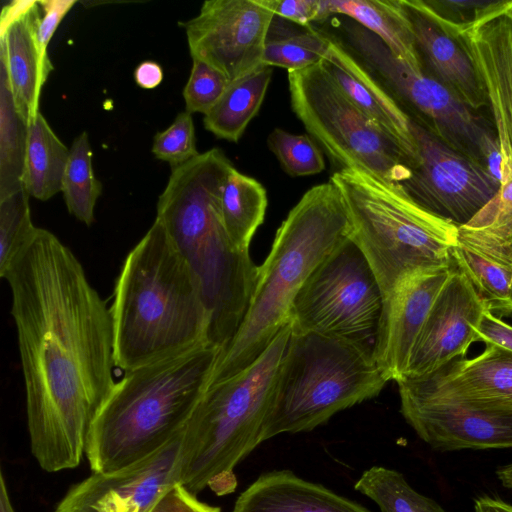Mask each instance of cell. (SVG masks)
Masks as SVG:
<instances>
[{
  "instance_id": "1",
  "label": "cell",
  "mask_w": 512,
  "mask_h": 512,
  "mask_svg": "<svg viewBox=\"0 0 512 512\" xmlns=\"http://www.w3.org/2000/svg\"><path fill=\"white\" fill-rule=\"evenodd\" d=\"M2 278L11 290L31 452L47 472L75 468L116 383L110 308L74 253L42 228Z\"/></svg>"
},
{
  "instance_id": "2",
  "label": "cell",
  "mask_w": 512,
  "mask_h": 512,
  "mask_svg": "<svg viewBox=\"0 0 512 512\" xmlns=\"http://www.w3.org/2000/svg\"><path fill=\"white\" fill-rule=\"evenodd\" d=\"M231 161L212 148L171 169L157 216L196 277L209 314L208 341L221 350L248 310L258 278L249 250L231 241L221 198Z\"/></svg>"
},
{
  "instance_id": "3",
  "label": "cell",
  "mask_w": 512,
  "mask_h": 512,
  "mask_svg": "<svg viewBox=\"0 0 512 512\" xmlns=\"http://www.w3.org/2000/svg\"><path fill=\"white\" fill-rule=\"evenodd\" d=\"M110 312L115 364L125 372L209 343L199 283L158 219L126 256Z\"/></svg>"
},
{
  "instance_id": "4",
  "label": "cell",
  "mask_w": 512,
  "mask_h": 512,
  "mask_svg": "<svg viewBox=\"0 0 512 512\" xmlns=\"http://www.w3.org/2000/svg\"><path fill=\"white\" fill-rule=\"evenodd\" d=\"M350 239L343 197L331 182L307 190L279 226L244 319L221 350L208 386L252 364L289 324L299 290L313 271Z\"/></svg>"
},
{
  "instance_id": "5",
  "label": "cell",
  "mask_w": 512,
  "mask_h": 512,
  "mask_svg": "<svg viewBox=\"0 0 512 512\" xmlns=\"http://www.w3.org/2000/svg\"><path fill=\"white\" fill-rule=\"evenodd\" d=\"M221 349L210 343L126 371L97 412L85 455L92 472L131 465L181 435Z\"/></svg>"
},
{
  "instance_id": "6",
  "label": "cell",
  "mask_w": 512,
  "mask_h": 512,
  "mask_svg": "<svg viewBox=\"0 0 512 512\" xmlns=\"http://www.w3.org/2000/svg\"><path fill=\"white\" fill-rule=\"evenodd\" d=\"M290 334L287 324L252 364L202 395L182 433L179 458L180 483L193 494L235 491L236 466L262 443Z\"/></svg>"
},
{
  "instance_id": "7",
  "label": "cell",
  "mask_w": 512,
  "mask_h": 512,
  "mask_svg": "<svg viewBox=\"0 0 512 512\" xmlns=\"http://www.w3.org/2000/svg\"><path fill=\"white\" fill-rule=\"evenodd\" d=\"M350 222V240L370 265L383 306L405 277L453 263L458 226L428 211L400 184L364 169L334 171Z\"/></svg>"
},
{
  "instance_id": "8",
  "label": "cell",
  "mask_w": 512,
  "mask_h": 512,
  "mask_svg": "<svg viewBox=\"0 0 512 512\" xmlns=\"http://www.w3.org/2000/svg\"><path fill=\"white\" fill-rule=\"evenodd\" d=\"M387 382L372 346L291 331L262 442L282 433L311 431L336 413L376 397Z\"/></svg>"
},
{
  "instance_id": "9",
  "label": "cell",
  "mask_w": 512,
  "mask_h": 512,
  "mask_svg": "<svg viewBox=\"0 0 512 512\" xmlns=\"http://www.w3.org/2000/svg\"><path fill=\"white\" fill-rule=\"evenodd\" d=\"M291 108L310 137L340 171L364 169L401 184L413 164L402 149L338 87L322 61L288 71Z\"/></svg>"
},
{
  "instance_id": "10",
  "label": "cell",
  "mask_w": 512,
  "mask_h": 512,
  "mask_svg": "<svg viewBox=\"0 0 512 512\" xmlns=\"http://www.w3.org/2000/svg\"><path fill=\"white\" fill-rule=\"evenodd\" d=\"M338 29L341 44L412 121L482 163L485 146L496 134L475 110L438 80L399 59L378 36L357 22L343 19Z\"/></svg>"
},
{
  "instance_id": "11",
  "label": "cell",
  "mask_w": 512,
  "mask_h": 512,
  "mask_svg": "<svg viewBox=\"0 0 512 512\" xmlns=\"http://www.w3.org/2000/svg\"><path fill=\"white\" fill-rule=\"evenodd\" d=\"M383 312L378 281L350 239L309 276L290 311L295 333H315L372 346Z\"/></svg>"
},
{
  "instance_id": "12",
  "label": "cell",
  "mask_w": 512,
  "mask_h": 512,
  "mask_svg": "<svg viewBox=\"0 0 512 512\" xmlns=\"http://www.w3.org/2000/svg\"><path fill=\"white\" fill-rule=\"evenodd\" d=\"M418 163L400 185L418 204L457 225L467 224L497 194L500 183L479 161L411 120Z\"/></svg>"
},
{
  "instance_id": "13",
  "label": "cell",
  "mask_w": 512,
  "mask_h": 512,
  "mask_svg": "<svg viewBox=\"0 0 512 512\" xmlns=\"http://www.w3.org/2000/svg\"><path fill=\"white\" fill-rule=\"evenodd\" d=\"M274 13L261 0H208L183 23L191 57L230 82L260 66Z\"/></svg>"
},
{
  "instance_id": "14",
  "label": "cell",
  "mask_w": 512,
  "mask_h": 512,
  "mask_svg": "<svg viewBox=\"0 0 512 512\" xmlns=\"http://www.w3.org/2000/svg\"><path fill=\"white\" fill-rule=\"evenodd\" d=\"M399 396L402 416L435 450L512 448V405Z\"/></svg>"
},
{
  "instance_id": "15",
  "label": "cell",
  "mask_w": 512,
  "mask_h": 512,
  "mask_svg": "<svg viewBox=\"0 0 512 512\" xmlns=\"http://www.w3.org/2000/svg\"><path fill=\"white\" fill-rule=\"evenodd\" d=\"M182 434L121 469L92 474L73 485L54 512H150L179 479Z\"/></svg>"
},
{
  "instance_id": "16",
  "label": "cell",
  "mask_w": 512,
  "mask_h": 512,
  "mask_svg": "<svg viewBox=\"0 0 512 512\" xmlns=\"http://www.w3.org/2000/svg\"><path fill=\"white\" fill-rule=\"evenodd\" d=\"M487 306L455 265L417 337L403 377H424L465 357ZM402 378V377H401Z\"/></svg>"
},
{
  "instance_id": "17",
  "label": "cell",
  "mask_w": 512,
  "mask_h": 512,
  "mask_svg": "<svg viewBox=\"0 0 512 512\" xmlns=\"http://www.w3.org/2000/svg\"><path fill=\"white\" fill-rule=\"evenodd\" d=\"M454 267L453 262L405 277L384 304L374 357L388 381L404 376L417 337Z\"/></svg>"
},
{
  "instance_id": "18",
  "label": "cell",
  "mask_w": 512,
  "mask_h": 512,
  "mask_svg": "<svg viewBox=\"0 0 512 512\" xmlns=\"http://www.w3.org/2000/svg\"><path fill=\"white\" fill-rule=\"evenodd\" d=\"M38 0H14L0 17V67L6 73L15 107L27 125L40 113L41 90L53 65L39 43Z\"/></svg>"
},
{
  "instance_id": "19",
  "label": "cell",
  "mask_w": 512,
  "mask_h": 512,
  "mask_svg": "<svg viewBox=\"0 0 512 512\" xmlns=\"http://www.w3.org/2000/svg\"><path fill=\"white\" fill-rule=\"evenodd\" d=\"M430 15L468 54L481 84L498 101L512 140V0H500L479 19L455 24Z\"/></svg>"
},
{
  "instance_id": "20",
  "label": "cell",
  "mask_w": 512,
  "mask_h": 512,
  "mask_svg": "<svg viewBox=\"0 0 512 512\" xmlns=\"http://www.w3.org/2000/svg\"><path fill=\"white\" fill-rule=\"evenodd\" d=\"M399 392L461 401L512 405V353L492 345L424 377H402Z\"/></svg>"
},
{
  "instance_id": "21",
  "label": "cell",
  "mask_w": 512,
  "mask_h": 512,
  "mask_svg": "<svg viewBox=\"0 0 512 512\" xmlns=\"http://www.w3.org/2000/svg\"><path fill=\"white\" fill-rule=\"evenodd\" d=\"M410 19L422 69L468 107L487 106L476 70L463 47L428 12L423 0H401Z\"/></svg>"
},
{
  "instance_id": "22",
  "label": "cell",
  "mask_w": 512,
  "mask_h": 512,
  "mask_svg": "<svg viewBox=\"0 0 512 512\" xmlns=\"http://www.w3.org/2000/svg\"><path fill=\"white\" fill-rule=\"evenodd\" d=\"M326 34L330 40L322 60L326 71L353 104L402 149L414 168L419 155L411 119L339 40Z\"/></svg>"
},
{
  "instance_id": "23",
  "label": "cell",
  "mask_w": 512,
  "mask_h": 512,
  "mask_svg": "<svg viewBox=\"0 0 512 512\" xmlns=\"http://www.w3.org/2000/svg\"><path fill=\"white\" fill-rule=\"evenodd\" d=\"M232 512H371L289 470L260 475L236 499Z\"/></svg>"
},
{
  "instance_id": "24",
  "label": "cell",
  "mask_w": 512,
  "mask_h": 512,
  "mask_svg": "<svg viewBox=\"0 0 512 512\" xmlns=\"http://www.w3.org/2000/svg\"><path fill=\"white\" fill-rule=\"evenodd\" d=\"M452 259L488 309L496 315L512 314V244L483 240L458 227Z\"/></svg>"
},
{
  "instance_id": "25",
  "label": "cell",
  "mask_w": 512,
  "mask_h": 512,
  "mask_svg": "<svg viewBox=\"0 0 512 512\" xmlns=\"http://www.w3.org/2000/svg\"><path fill=\"white\" fill-rule=\"evenodd\" d=\"M320 6L321 21L335 14L348 17L378 36L399 59L423 70L401 0H320Z\"/></svg>"
},
{
  "instance_id": "26",
  "label": "cell",
  "mask_w": 512,
  "mask_h": 512,
  "mask_svg": "<svg viewBox=\"0 0 512 512\" xmlns=\"http://www.w3.org/2000/svg\"><path fill=\"white\" fill-rule=\"evenodd\" d=\"M271 76V67L262 65L230 82L217 103L204 115L205 129L217 138L238 142L259 112Z\"/></svg>"
},
{
  "instance_id": "27",
  "label": "cell",
  "mask_w": 512,
  "mask_h": 512,
  "mask_svg": "<svg viewBox=\"0 0 512 512\" xmlns=\"http://www.w3.org/2000/svg\"><path fill=\"white\" fill-rule=\"evenodd\" d=\"M70 154L41 113L27 125L23 186L28 194L46 201L61 192Z\"/></svg>"
},
{
  "instance_id": "28",
  "label": "cell",
  "mask_w": 512,
  "mask_h": 512,
  "mask_svg": "<svg viewBox=\"0 0 512 512\" xmlns=\"http://www.w3.org/2000/svg\"><path fill=\"white\" fill-rule=\"evenodd\" d=\"M267 205L263 185L234 167L223 188L221 214L225 229L237 248L249 250L256 230L264 221Z\"/></svg>"
},
{
  "instance_id": "29",
  "label": "cell",
  "mask_w": 512,
  "mask_h": 512,
  "mask_svg": "<svg viewBox=\"0 0 512 512\" xmlns=\"http://www.w3.org/2000/svg\"><path fill=\"white\" fill-rule=\"evenodd\" d=\"M27 123L19 115L6 73L0 67V199L22 189Z\"/></svg>"
},
{
  "instance_id": "30",
  "label": "cell",
  "mask_w": 512,
  "mask_h": 512,
  "mask_svg": "<svg viewBox=\"0 0 512 512\" xmlns=\"http://www.w3.org/2000/svg\"><path fill=\"white\" fill-rule=\"evenodd\" d=\"M354 488L371 499L380 512H447L436 501L412 488L403 474L383 466L365 470Z\"/></svg>"
},
{
  "instance_id": "31",
  "label": "cell",
  "mask_w": 512,
  "mask_h": 512,
  "mask_svg": "<svg viewBox=\"0 0 512 512\" xmlns=\"http://www.w3.org/2000/svg\"><path fill=\"white\" fill-rule=\"evenodd\" d=\"M61 192L69 213L90 226L94 222V209L102 192V184L93 172L87 132H82L73 141Z\"/></svg>"
},
{
  "instance_id": "32",
  "label": "cell",
  "mask_w": 512,
  "mask_h": 512,
  "mask_svg": "<svg viewBox=\"0 0 512 512\" xmlns=\"http://www.w3.org/2000/svg\"><path fill=\"white\" fill-rule=\"evenodd\" d=\"M329 37L313 26L278 37H267L262 64L288 71L305 69L321 62L329 47Z\"/></svg>"
},
{
  "instance_id": "33",
  "label": "cell",
  "mask_w": 512,
  "mask_h": 512,
  "mask_svg": "<svg viewBox=\"0 0 512 512\" xmlns=\"http://www.w3.org/2000/svg\"><path fill=\"white\" fill-rule=\"evenodd\" d=\"M30 195L25 189L0 199V276L33 239L37 228L33 225L29 206Z\"/></svg>"
},
{
  "instance_id": "34",
  "label": "cell",
  "mask_w": 512,
  "mask_h": 512,
  "mask_svg": "<svg viewBox=\"0 0 512 512\" xmlns=\"http://www.w3.org/2000/svg\"><path fill=\"white\" fill-rule=\"evenodd\" d=\"M267 146L282 169L292 177L310 176L325 169L322 150L308 135L292 134L275 128L268 135Z\"/></svg>"
},
{
  "instance_id": "35",
  "label": "cell",
  "mask_w": 512,
  "mask_h": 512,
  "mask_svg": "<svg viewBox=\"0 0 512 512\" xmlns=\"http://www.w3.org/2000/svg\"><path fill=\"white\" fill-rule=\"evenodd\" d=\"M152 153L157 159L169 163L171 168L196 157L199 153L192 114L187 111L179 113L167 129L156 133Z\"/></svg>"
},
{
  "instance_id": "36",
  "label": "cell",
  "mask_w": 512,
  "mask_h": 512,
  "mask_svg": "<svg viewBox=\"0 0 512 512\" xmlns=\"http://www.w3.org/2000/svg\"><path fill=\"white\" fill-rule=\"evenodd\" d=\"M183 90L185 111L207 114L230 84L228 78L209 64L194 59Z\"/></svg>"
},
{
  "instance_id": "37",
  "label": "cell",
  "mask_w": 512,
  "mask_h": 512,
  "mask_svg": "<svg viewBox=\"0 0 512 512\" xmlns=\"http://www.w3.org/2000/svg\"><path fill=\"white\" fill-rule=\"evenodd\" d=\"M425 2L442 19L455 24H466L479 19L500 0H425Z\"/></svg>"
},
{
  "instance_id": "38",
  "label": "cell",
  "mask_w": 512,
  "mask_h": 512,
  "mask_svg": "<svg viewBox=\"0 0 512 512\" xmlns=\"http://www.w3.org/2000/svg\"><path fill=\"white\" fill-rule=\"evenodd\" d=\"M275 16L308 27L321 21L320 0H261Z\"/></svg>"
},
{
  "instance_id": "39",
  "label": "cell",
  "mask_w": 512,
  "mask_h": 512,
  "mask_svg": "<svg viewBox=\"0 0 512 512\" xmlns=\"http://www.w3.org/2000/svg\"><path fill=\"white\" fill-rule=\"evenodd\" d=\"M150 512H221V509L200 501L183 484L177 483L159 498Z\"/></svg>"
},
{
  "instance_id": "40",
  "label": "cell",
  "mask_w": 512,
  "mask_h": 512,
  "mask_svg": "<svg viewBox=\"0 0 512 512\" xmlns=\"http://www.w3.org/2000/svg\"><path fill=\"white\" fill-rule=\"evenodd\" d=\"M476 342L512 353V326L487 308L477 327Z\"/></svg>"
},
{
  "instance_id": "41",
  "label": "cell",
  "mask_w": 512,
  "mask_h": 512,
  "mask_svg": "<svg viewBox=\"0 0 512 512\" xmlns=\"http://www.w3.org/2000/svg\"><path fill=\"white\" fill-rule=\"evenodd\" d=\"M77 3L76 0H38L43 12L38 28L39 43L44 51L65 15Z\"/></svg>"
},
{
  "instance_id": "42",
  "label": "cell",
  "mask_w": 512,
  "mask_h": 512,
  "mask_svg": "<svg viewBox=\"0 0 512 512\" xmlns=\"http://www.w3.org/2000/svg\"><path fill=\"white\" fill-rule=\"evenodd\" d=\"M137 85L144 89H154L163 80L162 67L155 61H143L134 71Z\"/></svg>"
},
{
  "instance_id": "43",
  "label": "cell",
  "mask_w": 512,
  "mask_h": 512,
  "mask_svg": "<svg viewBox=\"0 0 512 512\" xmlns=\"http://www.w3.org/2000/svg\"><path fill=\"white\" fill-rule=\"evenodd\" d=\"M474 512H512V503L490 496H480L474 500Z\"/></svg>"
},
{
  "instance_id": "44",
  "label": "cell",
  "mask_w": 512,
  "mask_h": 512,
  "mask_svg": "<svg viewBox=\"0 0 512 512\" xmlns=\"http://www.w3.org/2000/svg\"><path fill=\"white\" fill-rule=\"evenodd\" d=\"M0 512H15L2 471L0 473Z\"/></svg>"
},
{
  "instance_id": "45",
  "label": "cell",
  "mask_w": 512,
  "mask_h": 512,
  "mask_svg": "<svg viewBox=\"0 0 512 512\" xmlns=\"http://www.w3.org/2000/svg\"><path fill=\"white\" fill-rule=\"evenodd\" d=\"M496 475L501 484L512 491V463L499 467Z\"/></svg>"
},
{
  "instance_id": "46",
  "label": "cell",
  "mask_w": 512,
  "mask_h": 512,
  "mask_svg": "<svg viewBox=\"0 0 512 512\" xmlns=\"http://www.w3.org/2000/svg\"><path fill=\"white\" fill-rule=\"evenodd\" d=\"M511 297H512V289H511Z\"/></svg>"
}]
</instances>
